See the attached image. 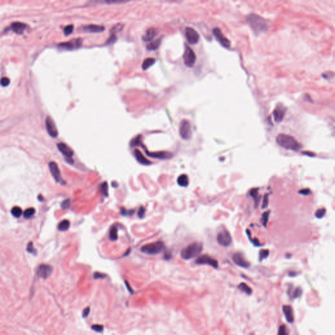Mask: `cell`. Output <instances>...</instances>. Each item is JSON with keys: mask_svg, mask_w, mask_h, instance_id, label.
<instances>
[{"mask_svg": "<svg viewBox=\"0 0 335 335\" xmlns=\"http://www.w3.org/2000/svg\"><path fill=\"white\" fill-rule=\"evenodd\" d=\"M247 21L251 29L257 34L265 32L268 29L267 21L258 15L250 14L247 17Z\"/></svg>", "mask_w": 335, "mask_h": 335, "instance_id": "cell-2", "label": "cell"}, {"mask_svg": "<svg viewBox=\"0 0 335 335\" xmlns=\"http://www.w3.org/2000/svg\"><path fill=\"white\" fill-rule=\"evenodd\" d=\"M83 40L81 38H77L73 39L72 41H69L68 42L65 43H62L58 45V47L62 48V49L65 50H74L76 48H80V47L82 45Z\"/></svg>", "mask_w": 335, "mask_h": 335, "instance_id": "cell-8", "label": "cell"}, {"mask_svg": "<svg viewBox=\"0 0 335 335\" xmlns=\"http://www.w3.org/2000/svg\"><path fill=\"white\" fill-rule=\"evenodd\" d=\"M269 214H270L269 211H266V212H264L263 214L262 222H263V225L264 227H266V224H267L268 221V217H269Z\"/></svg>", "mask_w": 335, "mask_h": 335, "instance_id": "cell-37", "label": "cell"}, {"mask_svg": "<svg viewBox=\"0 0 335 335\" xmlns=\"http://www.w3.org/2000/svg\"><path fill=\"white\" fill-rule=\"evenodd\" d=\"M268 255H269V251H268V249H262L259 252V259L260 261H262V260L266 259L268 257Z\"/></svg>", "mask_w": 335, "mask_h": 335, "instance_id": "cell-33", "label": "cell"}, {"mask_svg": "<svg viewBox=\"0 0 335 335\" xmlns=\"http://www.w3.org/2000/svg\"><path fill=\"white\" fill-rule=\"evenodd\" d=\"M326 213V210L325 208H321L317 210L315 213L316 217L317 218H323Z\"/></svg>", "mask_w": 335, "mask_h": 335, "instance_id": "cell-36", "label": "cell"}, {"mask_svg": "<svg viewBox=\"0 0 335 335\" xmlns=\"http://www.w3.org/2000/svg\"><path fill=\"white\" fill-rule=\"evenodd\" d=\"M258 190H259L258 188H255V189H251V190L250 191V195L254 198V200L255 201V203H256V204L258 203V200H259V192H258Z\"/></svg>", "mask_w": 335, "mask_h": 335, "instance_id": "cell-32", "label": "cell"}, {"mask_svg": "<svg viewBox=\"0 0 335 335\" xmlns=\"http://www.w3.org/2000/svg\"><path fill=\"white\" fill-rule=\"evenodd\" d=\"M69 204H70L69 199H67V200H64L62 202V203L61 207H62V208H63V209H67L69 207Z\"/></svg>", "mask_w": 335, "mask_h": 335, "instance_id": "cell-47", "label": "cell"}, {"mask_svg": "<svg viewBox=\"0 0 335 335\" xmlns=\"http://www.w3.org/2000/svg\"><path fill=\"white\" fill-rule=\"evenodd\" d=\"M92 329L96 332H102L104 330V326L101 325H93L92 326Z\"/></svg>", "mask_w": 335, "mask_h": 335, "instance_id": "cell-41", "label": "cell"}, {"mask_svg": "<svg viewBox=\"0 0 335 335\" xmlns=\"http://www.w3.org/2000/svg\"><path fill=\"white\" fill-rule=\"evenodd\" d=\"M238 289L247 294H251V293H252V289L245 283H241L238 286Z\"/></svg>", "mask_w": 335, "mask_h": 335, "instance_id": "cell-30", "label": "cell"}, {"mask_svg": "<svg viewBox=\"0 0 335 335\" xmlns=\"http://www.w3.org/2000/svg\"><path fill=\"white\" fill-rule=\"evenodd\" d=\"M57 147H58L59 151L62 153V155H64L68 158H69V159L72 160V157L73 155V150L68 146V145H67L65 143H60L57 145Z\"/></svg>", "mask_w": 335, "mask_h": 335, "instance_id": "cell-18", "label": "cell"}, {"mask_svg": "<svg viewBox=\"0 0 335 335\" xmlns=\"http://www.w3.org/2000/svg\"><path fill=\"white\" fill-rule=\"evenodd\" d=\"M202 248H203V245L200 242H194L182 250L181 256L185 260L193 259L201 253Z\"/></svg>", "mask_w": 335, "mask_h": 335, "instance_id": "cell-3", "label": "cell"}, {"mask_svg": "<svg viewBox=\"0 0 335 335\" xmlns=\"http://www.w3.org/2000/svg\"><path fill=\"white\" fill-rule=\"evenodd\" d=\"M157 32L155 28H149L146 31L145 34L143 36V37H142L143 40L144 41L149 42L150 41H151L152 39L157 36Z\"/></svg>", "mask_w": 335, "mask_h": 335, "instance_id": "cell-23", "label": "cell"}, {"mask_svg": "<svg viewBox=\"0 0 335 335\" xmlns=\"http://www.w3.org/2000/svg\"><path fill=\"white\" fill-rule=\"evenodd\" d=\"M101 191H102L104 196H108V184L107 182H104L101 185Z\"/></svg>", "mask_w": 335, "mask_h": 335, "instance_id": "cell-35", "label": "cell"}, {"mask_svg": "<svg viewBox=\"0 0 335 335\" xmlns=\"http://www.w3.org/2000/svg\"><path fill=\"white\" fill-rule=\"evenodd\" d=\"M196 60V56L192 48L186 46L185 49L183 54V61L184 63L187 67L191 68L195 65Z\"/></svg>", "mask_w": 335, "mask_h": 335, "instance_id": "cell-5", "label": "cell"}, {"mask_svg": "<svg viewBox=\"0 0 335 335\" xmlns=\"http://www.w3.org/2000/svg\"><path fill=\"white\" fill-rule=\"evenodd\" d=\"M217 240L219 245L227 247L232 243V237L227 231L223 230L217 234Z\"/></svg>", "mask_w": 335, "mask_h": 335, "instance_id": "cell-7", "label": "cell"}, {"mask_svg": "<svg viewBox=\"0 0 335 335\" xmlns=\"http://www.w3.org/2000/svg\"><path fill=\"white\" fill-rule=\"evenodd\" d=\"M179 134L182 139L188 140L191 138L192 135L191 126L187 120H183L179 126Z\"/></svg>", "mask_w": 335, "mask_h": 335, "instance_id": "cell-6", "label": "cell"}, {"mask_svg": "<svg viewBox=\"0 0 335 335\" xmlns=\"http://www.w3.org/2000/svg\"><path fill=\"white\" fill-rule=\"evenodd\" d=\"M73 26L72 25V24H70V25L65 26V27L64 28V34L65 35V36H68V35L71 34L73 32Z\"/></svg>", "mask_w": 335, "mask_h": 335, "instance_id": "cell-39", "label": "cell"}, {"mask_svg": "<svg viewBox=\"0 0 335 335\" xmlns=\"http://www.w3.org/2000/svg\"><path fill=\"white\" fill-rule=\"evenodd\" d=\"M141 142V136H138V137H136V138H134L133 140L131 142V145L132 146H135V145H138Z\"/></svg>", "mask_w": 335, "mask_h": 335, "instance_id": "cell-42", "label": "cell"}, {"mask_svg": "<svg viewBox=\"0 0 335 335\" xmlns=\"http://www.w3.org/2000/svg\"><path fill=\"white\" fill-rule=\"evenodd\" d=\"M286 111H287V108L284 105L278 104L276 105L273 111V115H274V120L276 122H280L283 121Z\"/></svg>", "mask_w": 335, "mask_h": 335, "instance_id": "cell-12", "label": "cell"}, {"mask_svg": "<svg viewBox=\"0 0 335 335\" xmlns=\"http://www.w3.org/2000/svg\"><path fill=\"white\" fill-rule=\"evenodd\" d=\"M11 213L12 215L14 216L15 217L19 218L20 217L22 213H23V210H22V209L19 206H14L11 209Z\"/></svg>", "mask_w": 335, "mask_h": 335, "instance_id": "cell-29", "label": "cell"}, {"mask_svg": "<svg viewBox=\"0 0 335 335\" xmlns=\"http://www.w3.org/2000/svg\"><path fill=\"white\" fill-rule=\"evenodd\" d=\"M52 272V267L48 264H41L37 270V274L43 279H47Z\"/></svg>", "mask_w": 335, "mask_h": 335, "instance_id": "cell-14", "label": "cell"}, {"mask_svg": "<svg viewBox=\"0 0 335 335\" xmlns=\"http://www.w3.org/2000/svg\"><path fill=\"white\" fill-rule=\"evenodd\" d=\"M155 59L153 58H146L142 64V68L143 70H146L149 69L151 66H152L155 63Z\"/></svg>", "mask_w": 335, "mask_h": 335, "instance_id": "cell-25", "label": "cell"}, {"mask_svg": "<svg viewBox=\"0 0 335 335\" xmlns=\"http://www.w3.org/2000/svg\"><path fill=\"white\" fill-rule=\"evenodd\" d=\"M310 192V191L308 189H302V190L299 191L300 194H301V195H308Z\"/></svg>", "mask_w": 335, "mask_h": 335, "instance_id": "cell-51", "label": "cell"}, {"mask_svg": "<svg viewBox=\"0 0 335 335\" xmlns=\"http://www.w3.org/2000/svg\"><path fill=\"white\" fill-rule=\"evenodd\" d=\"M164 242L157 241L143 245L141 248V251L147 255H157L164 251Z\"/></svg>", "mask_w": 335, "mask_h": 335, "instance_id": "cell-4", "label": "cell"}, {"mask_svg": "<svg viewBox=\"0 0 335 335\" xmlns=\"http://www.w3.org/2000/svg\"><path fill=\"white\" fill-rule=\"evenodd\" d=\"M1 83H2V85L3 86H6L9 85V84L10 83L9 79L7 77H2L1 80Z\"/></svg>", "mask_w": 335, "mask_h": 335, "instance_id": "cell-45", "label": "cell"}, {"mask_svg": "<svg viewBox=\"0 0 335 335\" xmlns=\"http://www.w3.org/2000/svg\"><path fill=\"white\" fill-rule=\"evenodd\" d=\"M134 210H127L125 208L121 209V214L123 215H130L134 213Z\"/></svg>", "mask_w": 335, "mask_h": 335, "instance_id": "cell-43", "label": "cell"}, {"mask_svg": "<svg viewBox=\"0 0 335 335\" xmlns=\"http://www.w3.org/2000/svg\"><path fill=\"white\" fill-rule=\"evenodd\" d=\"M27 249L28 252L30 253H32V254L35 255V254H36V253H37V251H36V249L34 248V244H33L32 242H30V243L28 244V245H27V249Z\"/></svg>", "mask_w": 335, "mask_h": 335, "instance_id": "cell-40", "label": "cell"}, {"mask_svg": "<svg viewBox=\"0 0 335 335\" xmlns=\"http://www.w3.org/2000/svg\"><path fill=\"white\" fill-rule=\"evenodd\" d=\"M196 263L198 264H208V265H210L215 268H217L218 267V262L213 258L211 257L209 255H202V256L198 257L196 259Z\"/></svg>", "mask_w": 335, "mask_h": 335, "instance_id": "cell-11", "label": "cell"}, {"mask_svg": "<svg viewBox=\"0 0 335 335\" xmlns=\"http://www.w3.org/2000/svg\"><path fill=\"white\" fill-rule=\"evenodd\" d=\"M125 284H126V286H127L128 289H129V290L130 291V292H132V289H130V286L129 285V284H128V282H127V281H125Z\"/></svg>", "mask_w": 335, "mask_h": 335, "instance_id": "cell-52", "label": "cell"}, {"mask_svg": "<svg viewBox=\"0 0 335 335\" xmlns=\"http://www.w3.org/2000/svg\"><path fill=\"white\" fill-rule=\"evenodd\" d=\"M48 166H49L50 171L52 175V177L54 178L56 182H62L61 174H60V171L58 164H57L55 162H51L49 164H48Z\"/></svg>", "mask_w": 335, "mask_h": 335, "instance_id": "cell-16", "label": "cell"}, {"mask_svg": "<svg viewBox=\"0 0 335 335\" xmlns=\"http://www.w3.org/2000/svg\"><path fill=\"white\" fill-rule=\"evenodd\" d=\"M276 142L280 147L294 151H298L302 148V144L294 137L285 134H280L277 136Z\"/></svg>", "mask_w": 335, "mask_h": 335, "instance_id": "cell-1", "label": "cell"}, {"mask_svg": "<svg viewBox=\"0 0 335 335\" xmlns=\"http://www.w3.org/2000/svg\"><path fill=\"white\" fill-rule=\"evenodd\" d=\"M185 36L187 41L192 45L196 44L200 39L199 34L195 29L191 27H187L186 28Z\"/></svg>", "mask_w": 335, "mask_h": 335, "instance_id": "cell-10", "label": "cell"}, {"mask_svg": "<svg viewBox=\"0 0 335 335\" xmlns=\"http://www.w3.org/2000/svg\"><path fill=\"white\" fill-rule=\"evenodd\" d=\"M145 153L149 157L158 158V159H169L172 157V154L170 152L167 151H160V152H154L151 153L145 150Z\"/></svg>", "mask_w": 335, "mask_h": 335, "instance_id": "cell-17", "label": "cell"}, {"mask_svg": "<svg viewBox=\"0 0 335 335\" xmlns=\"http://www.w3.org/2000/svg\"><path fill=\"white\" fill-rule=\"evenodd\" d=\"M189 183V180L188 176L185 174H182L179 176L178 178V183L181 187H187L188 186Z\"/></svg>", "mask_w": 335, "mask_h": 335, "instance_id": "cell-24", "label": "cell"}, {"mask_svg": "<svg viewBox=\"0 0 335 335\" xmlns=\"http://www.w3.org/2000/svg\"><path fill=\"white\" fill-rule=\"evenodd\" d=\"M213 33L216 39H217L222 46H223L224 48L231 47V43L230 40L224 36V34L222 33L221 30L218 28H215L213 30Z\"/></svg>", "mask_w": 335, "mask_h": 335, "instance_id": "cell-9", "label": "cell"}, {"mask_svg": "<svg viewBox=\"0 0 335 335\" xmlns=\"http://www.w3.org/2000/svg\"><path fill=\"white\" fill-rule=\"evenodd\" d=\"M35 213H36V210H35L34 208H30L26 209L24 211L23 215H24V217L26 219H29L30 217H32V216L35 214Z\"/></svg>", "mask_w": 335, "mask_h": 335, "instance_id": "cell-31", "label": "cell"}, {"mask_svg": "<svg viewBox=\"0 0 335 335\" xmlns=\"http://www.w3.org/2000/svg\"><path fill=\"white\" fill-rule=\"evenodd\" d=\"M117 39V37H116V35H114V34H111V36H110V37L108 39L107 41V44H111L114 42H115Z\"/></svg>", "mask_w": 335, "mask_h": 335, "instance_id": "cell-46", "label": "cell"}, {"mask_svg": "<svg viewBox=\"0 0 335 335\" xmlns=\"http://www.w3.org/2000/svg\"><path fill=\"white\" fill-rule=\"evenodd\" d=\"M268 205V195H266L264 196L263 202V208H266Z\"/></svg>", "mask_w": 335, "mask_h": 335, "instance_id": "cell-48", "label": "cell"}, {"mask_svg": "<svg viewBox=\"0 0 335 335\" xmlns=\"http://www.w3.org/2000/svg\"><path fill=\"white\" fill-rule=\"evenodd\" d=\"M232 260L238 266L242 268H248L250 265L249 263L245 259L244 255L240 253H237L234 255L232 257Z\"/></svg>", "mask_w": 335, "mask_h": 335, "instance_id": "cell-15", "label": "cell"}, {"mask_svg": "<svg viewBox=\"0 0 335 335\" xmlns=\"http://www.w3.org/2000/svg\"><path fill=\"white\" fill-rule=\"evenodd\" d=\"M278 335H289L288 329L285 325H282L280 327L278 330Z\"/></svg>", "mask_w": 335, "mask_h": 335, "instance_id": "cell-34", "label": "cell"}, {"mask_svg": "<svg viewBox=\"0 0 335 335\" xmlns=\"http://www.w3.org/2000/svg\"><path fill=\"white\" fill-rule=\"evenodd\" d=\"M160 41H161L160 39H157V40L154 41L150 42L148 44V45H147V48L148 50H150V51L157 49V48H158V47H159L160 44Z\"/></svg>", "mask_w": 335, "mask_h": 335, "instance_id": "cell-27", "label": "cell"}, {"mask_svg": "<svg viewBox=\"0 0 335 335\" xmlns=\"http://www.w3.org/2000/svg\"><path fill=\"white\" fill-rule=\"evenodd\" d=\"M45 126H46V129L48 134H49L51 137L56 138L58 136V130L56 129V126L55 125L54 121L52 120L50 117H47L46 118Z\"/></svg>", "mask_w": 335, "mask_h": 335, "instance_id": "cell-13", "label": "cell"}, {"mask_svg": "<svg viewBox=\"0 0 335 335\" xmlns=\"http://www.w3.org/2000/svg\"><path fill=\"white\" fill-rule=\"evenodd\" d=\"M134 153L136 160H137L138 162L140 163V164H142L143 165H149L151 164V162H150L149 160H147L139 150L135 149Z\"/></svg>", "mask_w": 335, "mask_h": 335, "instance_id": "cell-21", "label": "cell"}, {"mask_svg": "<svg viewBox=\"0 0 335 335\" xmlns=\"http://www.w3.org/2000/svg\"><path fill=\"white\" fill-rule=\"evenodd\" d=\"M105 30L104 27L102 26H98L95 24H90L85 26L83 27V30L86 32H91V33H99L102 32Z\"/></svg>", "mask_w": 335, "mask_h": 335, "instance_id": "cell-20", "label": "cell"}, {"mask_svg": "<svg viewBox=\"0 0 335 335\" xmlns=\"http://www.w3.org/2000/svg\"><path fill=\"white\" fill-rule=\"evenodd\" d=\"M90 313V308L89 307H87L85 309H84L83 312V317H86L88 316H89Z\"/></svg>", "mask_w": 335, "mask_h": 335, "instance_id": "cell-50", "label": "cell"}, {"mask_svg": "<svg viewBox=\"0 0 335 335\" xmlns=\"http://www.w3.org/2000/svg\"><path fill=\"white\" fill-rule=\"evenodd\" d=\"M122 28H123V25L121 24H118L115 25L112 28V30H111V34L115 35V34L118 32H119V31H121L122 29Z\"/></svg>", "mask_w": 335, "mask_h": 335, "instance_id": "cell-38", "label": "cell"}, {"mask_svg": "<svg viewBox=\"0 0 335 335\" xmlns=\"http://www.w3.org/2000/svg\"><path fill=\"white\" fill-rule=\"evenodd\" d=\"M105 277V275L100 272H96L94 274V279H103Z\"/></svg>", "mask_w": 335, "mask_h": 335, "instance_id": "cell-49", "label": "cell"}, {"mask_svg": "<svg viewBox=\"0 0 335 335\" xmlns=\"http://www.w3.org/2000/svg\"><path fill=\"white\" fill-rule=\"evenodd\" d=\"M70 227V223L68 220H63L58 225V229L60 231H65L69 229Z\"/></svg>", "mask_w": 335, "mask_h": 335, "instance_id": "cell-26", "label": "cell"}, {"mask_svg": "<svg viewBox=\"0 0 335 335\" xmlns=\"http://www.w3.org/2000/svg\"><path fill=\"white\" fill-rule=\"evenodd\" d=\"M26 27H27V25L26 24L20 23V22H15V23H13L11 24L10 28L15 33L17 34H22L23 33L24 31L26 30Z\"/></svg>", "mask_w": 335, "mask_h": 335, "instance_id": "cell-19", "label": "cell"}, {"mask_svg": "<svg viewBox=\"0 0 335 335\" xmlns=\"http://www.w3.org/2000/svg\"><path fill=\"white\" fill-rule=\"evenodd\" d=\"M283 312L286 317V319L287 320L288 322L289 323L293 322L294 316H293V310L292 307L289 305H285L283 306Z\"/></svg>", "mask_w": 335, "mask_h": 335, "instance_id": "cell-22", "label": "cell"}, {"mask_svg": "<svg viewBox=\"0 0 335 335\" xmlns=\"http://www.w3.org/2000/svg\"><path fill=\"white\" fill-rule=\"evenodd\" d=\"M118 238V230L116 227H112L109 232V239L111 241H115Z\"/></svg>", "mask_w": 335, "mask_h": 335, "instance_id": "cell-28", "label": "cell"}, {"mask_svg": "<svg viewBox=\"0 0 335 335\" xmlns=\"http://www.w3.org/2000/svg\"><path fill=\"white\" fill-rule=\"evenodd\" d=\"M145 214V208L144 207L142 206L140 207V208L138 210V216L139 218H143Z\"/></svg>", "mask_w": 335, "mask_h": 335, "instance_id": "cell-44", "label": "cell"}]
</instances>
